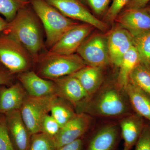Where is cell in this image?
Returning a JSON list of instances; mask_svg holds the SVG:
<instances>
[{
	"mask_svg": "<svg viewBox=\"0 0 150 150\" xmlns=\"http://www.w3.org/2000/svg\"><path fill=\"white\" fill-rule=\"evenodd\" d=\"M145 125L144 118L135 112L121 118L119 126L124 146L131 150L135 146Z\"/></svg>",
	"mask_w": 150,
	"mask_h": 150,
	"instance_id": "e0dca14e",
	"label": "cell"
},
{
	"mask_svg": "<svg viewBox=\"0 0 150 150\" xmlns=\"http://www.w3.org/2000/svg\"><path fill=\"white\" fill-rule=\"evenodd\" d=\"M8 22L0 16V33L4 32L7 27Z\"/></svg>",
	"mask_w": 150,
	"mask_h": 150,
	"instance_id": "e575fe53",
	"label": "cell"
},
{
	"mask_svg": "<svg viewBox=\"0 0 150 150\" xmlns=\"http://www.w3.org/2000/svg\"><path fill=\"white\" fill-rule=\"evenodd\" d=\"M4 32L21 43L34 61L38 60L44 44L39 24L31 11L21 9Z\"/></svg>",
	"mask_w": 150,
	"mask_h": 150,
	"instance_id": "7a4b0ae2",
	"label": "cell"
},
{
	"mask_svg": "<svg viewBox=\"0 0 150 150\" xmlns=\"http://www.w3.org/2000/svg\"><path fill=\"white\" fill-rule=\"evenodd\" d=\"M0 150H15L11 141L7 126L5 115H0Z\"/></svg>",
	"mask_w": 150,
	"mask_h": 150,
	"instance_id": "4316f807",
	"label": "cell"
},
{
	"mask_svg": "<svg viewBox=\"0 0 150 150\" xmlns=\"http://www.w3.org/2000/svg\"><path fill=\"white\" fill-rule=\"evenodd\" d=\"M85 142L83 138H81L74 142L62 146L57 150H84Z\"/></svg>",
	"mask_w": 150,
	"mask_h": 150,
	"instance_id": "1f68e13d",
	"label": "cell"
},
{
	"mask_svg": "<svg viewBox=\"0 0 150 150\" xmlns=\"http://www.w3.org/2000/svg\"><path fill=\"white\" fill-rule=\"evenodd\" d=\"M0 64H1V62H0Z\"/></svg>",
	"mask_w": 150,
	"mask_h": 150,
	"instance_id": "74e56055",
	"label": "cell"
},
{
	"mask_svg": "<svg viewBox=\"0 0 150 150\" xmlns=\"http://www.w3.org/2000/svg\"><path fill=\"white\" fill-rule=\"evenodd\" d=\"M129 82L150 95V69L140 63L131 72Z\"/></svg>",
	"mask_w": 150,
	"mask_h": 150,
	"instance_id": "cb8c5ba5",
	"label": "cell"
},
{
	"mask_svg": "<svg viewBox=\"0 0 150 150\" xmlns=\"http://www.w3.org/2000/svg\"><path fill=\"white\" fill-rule=\"evenodd\" d=\"M126 90L134 112L150 123V95L130 82Z\"/></svg>",
	"mask_w": 150,
	"mask_h": 150,
	"instance_id": "ffe728a7",
	"label": "cell"
},
{
	"mask_svg": "<svg viewBox=\"0 0 150 150\" xmlns=\"http://www.w3.org/2000/svg\"><path fill=\"white\" fill-rule=\"evenodd\" d=\"M12 75L6 69L0 67V86L11 85Z\"/></svg>",
	"mask_w": 150,
	"mask_h": 150,
	"instance_id": "d6a6232c",
	"label": "cell"
},
{
	"mask_svg": "<svg viewBox=\"0 0 150 150\" xmlns=\"http://www.w3.org/2000/svg\"><path fill=\"white\" fill-rule=\"evenodd\" d=\"M123 150H129V149H128V148H127V147H126L124 146V147H123Z\"/></svg>",
	"mask_w": 150,
	"mask_h": 150,
	"instance_id": "d590c367",
	"label": "cell"
},
{
	"mask_svg": "<svg viewBox=\"0 0 150 150\" xmlns=\"http://www.w3.org/2000/svg\"><path fill=\"white\" fill-rule=\"evenodd\" d=\"M121 137L119 125L106 124L93 134L84 150H118Z\"/></svg>",
	"mask_w": 150,
	"mask_h": 150,
	"instance_id": "8fae6325",
	"label": "cell"
},
{
	"mask_svg": "<svg viewBox=\"0 0 150 150\" xmlns=\"http://www.w3.org/2000/svg\"><path fill=\"white\" fill-rule=\"evenodd\" d=\"M106 38L110 63L119 67L123 56L134 46L132 35L128 30L120 27L112 29Z\"/></svg>",
	"mask_w": 150,
	"mask_h": 150,
	"instance_id": "7c38bea8",
	"label": "cell"
},
{
	"mask_svg": "<svg viewBox=\"0 0 150 150\" xmlns=\"http://www.w3.org/2000/svg\"><path fill=\"white\" fill-rule=\"evenodd\" d=\"M86 66L78 54H46L41 59L37 74L44 79L54 81L73 74Z\"/></svg>",
	"mask_w": 150,
	"mask_h": 150,
	"instance_id": "277c9868",
	"label": "cell"
},
{
	"mask_svg": "<svg viewBox=\"0 0 150 150\" xmlns=\"http://www.w3.org/2000/svg\"><path fill=\"white\" fill-rule=\"evenodd\" d=\"M88 5L93 11L100 15L107 11L110 0H82Z\"/></svg>",
	"mask_w": 150,
	"mask_h": 150,
	"instance_id": "4dcf8cb0",
	"label": "cell"
},
{
	"mask_svg": "<svg viewBox=\"0 0 150 150\" xmlns=\"http://www.w3.org/2000/svg\"><path fill=\"white\" fill-rule=\"evenodd\" d=\"M115 21L131 34L150 30V13L145 8L125 10Z\"/></svg>",
	"mask_w": 150,
	"mask_h": 150,
	"instance_id": "2e32d148",
	"label": "cell"
},
{
	"mask_svg": "<svg viewBox=\"0 0 150 150\" xmlns=\"http://www.w3.org/2000/svg\"><path fill=\"white\" fill-rule=\"evenodd\" d=\"M61 127L51 115H45L41 123L40 132L54 138L59 133Z\"/></svg>",
	"mask_w": 150,
	"mask_h": 150,
	"instance_id": "83f0119b",
	"label": "cell"
},
{
	"mask_svg": "<svg viewBox=\"0 0 150 150\" xmlns=\"http://www.w3.org/2000/svg\"><path fill=\"white\" fill-rule=\"evenodd\" d=\"M27 96L21 83L0 88V113L5 115L12 110H20Z\"/></svg>",
	"mask_w": 150,
	"mask_h": 150,
	"instance_id": "ac0fdd59",
	"label": "cell"
},
{
	"mask_svg": "<svg viewBox=\"0 0 150 150\" xmlns=\"http://www.w3.org/2000/svg\"><path fill=\"white\" fill-rule=\"evenodd\" d=\"M26 4V0H0V14L10 22Z\"/></svg>",
	"mask_w": 150,
	"mask_h": 150,
	"instance_id": "d4e9b609",
	"label": "cell"
},
{
	"mask_svg": "<svg viewBox=\"0 0 150 150\" xmlns=\"http://www.w3.org/2000/svg\"><path fill=\"white\" fill-rule=\"evenodd\" d=\"M102 69L100 67L86 66L71 75L79 81L90 97L103 83Z\"/></svg>",
	"mask_w": 150,
	"mask_h": 150,
	"instance_id": "d6986e66",
	"label": "cell"
},
{
	"mask_svg": "<svg viewBox=\"0 0 150 150\" xmlns=\"http://www.w3.org/2000/svg\"><path fill=\"white\" fill-rule=\"evenodd\" d=\"M150 0H130L125 6V10L144 8Z\"/></svg>",
	"mask_w": 150,
	"mask_h": 150,
	"instance_id": "836d02e7",
	"label": "cell"
},
{
	"mask_svg": "<svg viewBox=\"0 0 150 150\" xmlns=\"http://www.w3.org/2000/svg\"><path fill=\"white\" fill-rule=\"evenodd\" d=\"M94 27L83 23L72 28L49 49L48 54L70 55L74 54Z\"/></svg>",
	"mask_w": 150,
	"mask_h": 150,
	"instance_id": "9c48e42d",
	"label": "cell"
},
{
	"mask_svg": "<svg viewBox=\"0 0 150 150\" xmlns=\"http://www.w3.org/2000/svg\"><path fill=\"white\" fill-rule=\"evenodd\" d=\"M147 10L149 11V12L150 13V8H146Z\"/></svg>",
	"mask_w": 150,
	"mask_h": 150,
	"instance_id": "8d00e7d4",
	"label": "cell"
},
{
	"mask_svg": "<svg viewBox=\"0 0 150 150\" xmlns=\"http://www.w3.org/2000/svg\"><path fill=\"white\" fill-rule=\"evenodd\" d=\"M131 34L134 47L139 53L140 63L150 69V30Z\"/></svg>",
	"mask_w": 150,
	"mask_h": 150,
	"instance_id": "603a6c76",
	"label": "cell"
},
{
	"mask_svg": "<svg viewBox=\"0 0 150 150\" xmlns=\"http://www.w3.org/2000/svg\"><path fill=\"white\" fill-rule=\"evenodd\" d=\"M140 63L139 56L137 49L133 46L123 56L119 66L117 81L123 87L126 88L129 83V76L134 68Z\"/></svg>",
	"mask_w": 150,
	"mask_h": 150,
	"instance_id": "44dd1931",
	"label": "cell"
},
{
	"mask_svg": "<svg viewBox=\"0 0 150 150\" xmlns=\"http://www.w3.org/2000/svg\"><path fill=\"white\" fill-rule=\"evenodd\" d=\"M134 150H150V124H146Z\"/></svg>",
	"mask_w": 150,
	"mask_h": 150,
	"instance_id": "f546056e",
	"label": "cell"
},
{
	"mask_svg": "<svg viewBox=\"0 0 150 150\" xmlns=\"http://www.w3.org/2000/svg\"><path fill=\"white\" fill-rule=\"evenodd\" d=\"M54 81L56 84V95L74 107L89 98L79 81L72 75L59 78Z\"/></svg>",
	"mask_w": 150,
	"mask_h": 150,
	"instance_id": "5bb4252c",
	"label": "cell"
},
{
	"mask_svg": "<svg viewBox=\"0 0 150 150\" xmlns=\"http://www.w3.org/2000/svg\"><path fill=\"white\" fill-rule=\"evenodd\" d=\"M76 52L87 66L103 68L110 63L107 38L102 34L86 38Z\"/></svg>",
	"mask_w": 150,
	"mask_h": 150,
	"instance_id": "52a82bcc",
	"label": "cell"
},
{
	"mask_svg": "<svg viewBox=\"0 0 150 150\" xmlns=\"http://www.w3.org/2000/svg\"><path fill=\"white\" fill-rule=\"evenodd\" d=\"M58 97L56 95L40 97L27 95L20 110L31 135L40 133L43 118L50 112L52 105Z\"/></svg>",
	"mask_w": 150,
	"mask_h": 150,
	"instance_id": "8992f818",
	"label": "cell"
},
{
	"mask_svg": "<svg viewBox=\"0 0 150 150\" xmlns=\"http://www.w3.org/2000/svg\"><path fill=\"white\" fill-rule=\"evenodd\" d=\"M75 108L77 113L106 118L121 119L134 112L126 88L117 81L103 83L95 93Z\"/></svg>",
	"mask_w": 150,
	"mask_h": 150,
	"instance_id": "6da1fadb",
	"label": "cell"
},
{
	"mask_svg": "<svg viewBox=\"0 0 150 150\" xmlns=\"http://www.w3.org/2000/svg\"><path fill=\"white\" fill-rule=\"evenodd\" d=\"M5 115L9 135L15 150H28L32 135L23 120L20 110H12Z\"/></svg>",
	"mask_w": 150,
	"mask_h": 150,
	"instance_id": "4fadbf2b",
	"label": "cell"
},
{
	"mask_svg": "<svg viewBox=\"0 0 150 150\" xmlns=\"http://www.w3.org/2000/svg\"><path fill=\"white\" fill-rule=\"evenodd\" d=\"M130 0H112V4L109 8L107 10L104 18L109 22L115 21L120 12L128 4Z\"/></svg>",
	"mask_w": 150,
	"mask_h": 150,
	"instance_id": "f1b7e54d",
	"label": "cell"
},
{
	"mask_svg": "<svg viewBox=\"0 0 150 150\" xmlns=\"http://www.w3.org/2000/svg\"><path fill=\"white\" fill-rule=\"evenodd\" d=\"M64 16L91 25L102 31L108 28L107 24L90 12L79 0H45Z\"/></svg>",
	"mask_w": 150,
	"mask_h": 150,
	"instance_id": "ba28073f",
	"label": "cell"
},
{
	"mask_svg": "<svg viewBox=\"0 0 150 150\" xmlns=\"http://www.w3.org/2000/svg\"><path fill=\"white\" fill-rule=\"evenodd\" d=\"M93 117L84 112L76 115L62 127L54 138L57 149L82 138L90 128Z\"/></svg>",
	"mask_w": 150,
	"mask_h": 150,
	"instance_id": "30bf717a",
	"label": "cell"
},
{
	"mask_svg": "<svg viewBox=\"0 0 150 150\" xmlns=\"http://www.w3.org/2000/svg\"><path fill=\"white\" fill-rule=\"evenodd\" d=\"M54 138L43 133L32 135L28 150H57Z\"/></svg>",
	"mask_w": 150,
	"mask_h": 150,
	"instance_id": "484cf974",
	"label": "cell"
},
{
	"mask_svg": "<svg viewBox=\"0 0 150 150\" xmlns=\"http://www.w3.org/2000/svg\"><path fill=\"white\" fill-rule=\"evenodd\" d=\"M32 60L28 51L15 38L5 33L0 35V62L12 74L26 71Z\"/></svg>",
	"mask_w": 150,
	"mask_h": 150,
	"instance_id": "5b68a950",
	"label": "cell"
},
{
	"mask_svg": "<svg viewBox=\"0 0 150 150\" xmlns=\"http://www.w3.org/2000/svg\"><path fill=\"white\" fill-rule=\"evenodd\" d=\"M18 79L30 96L40 97L56 95V84L54 81L45 79L33 71L19 74Z\"/></svg>",
	"mask_w": 150,
	"mask_h": 150,
	"instance_id": "9a60e30c",
	"label": "cell"
},
{
	"mask_svg": "<svg viewBox=\"0 0 150 150\" xmlns=\"http://www.w3.org/2000/svg\"><path fill=\"white\" fill-rule=\"evenodd\" d=\"M31 3L43 25L47 48H51L67 31L79 24L63 15L45 0H31Z\"/></svg>",
	"mask_w": 150,
	"mask_h": 150,
	"instance_id": "3957f363",
	"label": "cell"
},
{
	"mask_svg": "<svg viewBox=\"0 0 150 150\" xmlns=\"http://www.w3.org/2000/svg\"><path fill=\"white\" fill-rule=\"evenodd\" d=\"M67 101L58 97L51 107V115L59 123L61 128L65 126L76 115V112L67 103Z\"/></svg>",
	"mask_w": 150,
	"mask_h": 150,
	"instance_id": "7402d4cb",
	"label": "cell"
}]
</instances>
